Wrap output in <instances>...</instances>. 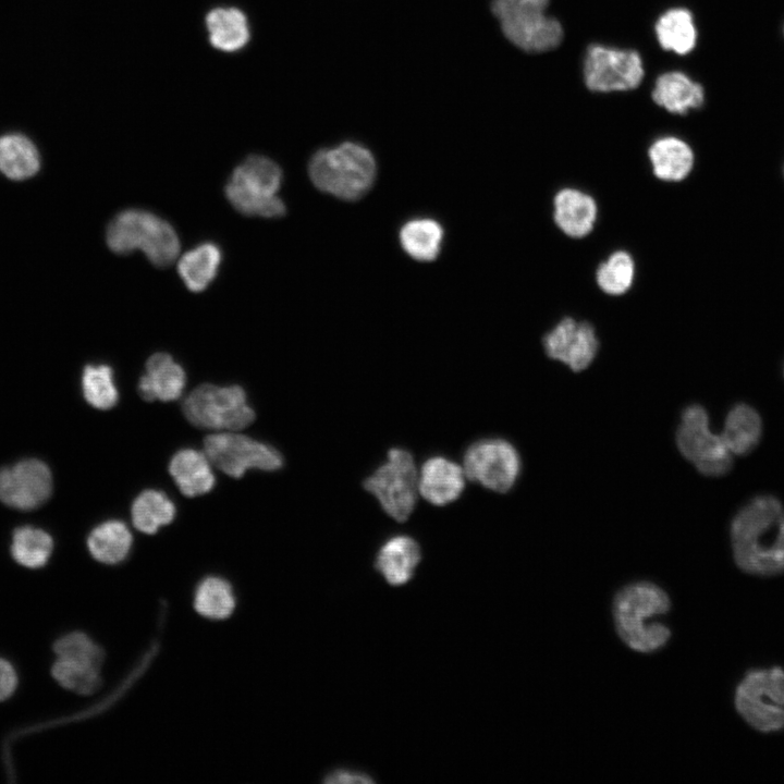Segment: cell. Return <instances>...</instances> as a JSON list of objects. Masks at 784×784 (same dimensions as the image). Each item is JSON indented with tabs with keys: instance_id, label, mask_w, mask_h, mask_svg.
<instances>
[{
	"instance_id": "obj_1",
	"label": "cell",
	"mask_w": 784,
	"mask_h": 784,
	"mask_svg": "<svg viewBox=\"0 0 784 784\" xmlns=\"http://www.w3.org/2000/svg\"><path fill=\"white\" fill-rule=\"evenodd\" d=\"M737 566L751 575L774 576L784 572V512L771 495L752 499L731 526Z\"/></svg>"
},
{
	"instance_id": "obj_2",
	"label": "cell",
	"mask_w": 784,
	"mask_h": 784,
	"mask_svg": "<svg viewBox=\"0 0 784 784\" xmlns=\"http://www.w3.org/2000/svg\"><path fill=\"white\" fill-rule=\"evenodd\" d=\"M670 598L659 586L638 581L623 587L613 600V617L620 638L633 650L649 653L670 639V629L652 622L670 610Z\"/></svg>"
},
{
	"instance_id": "obj_3",
	"label": "cell",
	"mask_w": 784,
	"mask_h": 784,
	"mask_svg": "<svg viewBox=\"0 0 784 784\" xmlns=\"http://www.w3.org/2000/svg\"><path fill=\"white\" fill-rule=\"evenodd\" d=\"M376 173L373 155L355 142L321 148L308 163L313 184L319 191L343 200L362 198L373 185Z\"/></svg>"
},
{
	"instance_id": "obj_4",
	"label": "cell",
	"mask_w": 784,
	"mask_h": 784,
	"mask_svg": "<svg viewBox=\"0 0 784 784\" xmlns=\"http://www.w3.org/2000/svg\"><path fill=\"white\" fill-rule=\"evenodd\" d=\"M106 241L115 254L140 249L157 267L171 265L180 253V240L173 226L144 209H125L114 216L108 224Z\"/></svg>"
},
{
	"instance_id": "obj_5",
	"label": "cell",
	"mask_w": 784,
	"mask_h": 784,
	"mask_svg": "<svg viewBox=\"0 0 784 784\" xmlns=\"http://www.w3.org/2000/svg\"><path fill=\"white\" fill-rule=\"evenodd\" d=\"M549 0H493L491 10L504 36L527 52L558 47L563 29L558 20L544 13Z\"/></svg>"
},
{
	"instance_id": "obj_6",
	"label": "cell",
	"mask_w": 784,
	"mask_h": 784,
	"mask_svg": "<svg viewBox=\"0 0 784 784\" xmlns=\"http://www.w3.org/2000/svg\"><path fill=\"white\" fill-rule=\"evenodd\" d=\"M734 703L742 719L760 733L784 730V670L748 671L735 689Z\"/></svg>"
},
{
	"instance_id": "obj_7",
	"label": "cell",
	"mask_w": 784,
	"mask_h": 784,
	"mask_svg": "<svg viewBox=\"0 0 784 784\" xmlns=\"http://www.w3.org/2000/svg\"><path fill=\"white\" fill-rule=\"evenodd\" d=\"M182 407L187 420L204 429L237 431L255 419L240 385L200 384L185 397Z\"/></svg>"
},
{
	"instance_id": "obj_8",
	"label": "cell",
	"mask_w": 784,
	"mask_h": 784,
	"mask_svg": "<svg viewBox=\"0 0 784 784\" xmlns=\"http://www.w3.org/2000/svg\"><path fill=\"white\" fill-rule=\"evenodd\" d=\"M364 487L389 516L405 522L416 505L418 492V474L412 454L391 449L387 462L366 478Z\"/></svg>"
},
{
	"instance_id": "obj_9",
	"label": "cell",
	"mask_w": 784,
	"mask_h": 784,
	"mask_svg": "<svg viewBox=\"0 0 784 784\" xmlns=\"http://www.w3.org/2000/svg\"><path fill=\"white\" fill-rule=\"evenodd\" d=\"M682 455L707 476H721L732 466L731 452L721 436L711 432L706 409L694 404L686 407L676 431Z\"/></svg>"
},
{
	"instance_id": "obj_10",
	"label": "cell",
	"mask_w": 784,
	"mask_h": 784,
	"mask_svg": "<svg viewBox=\"0 0 784 784\" xmlns=\"http://www.w3.org/2000/svg\"><path fill=\"white\" fill-rule=\"evenodd\" d=\"M204 449L215 467L234 478L242 477L248 468L277 470L283 464L275 449L235 431L206 437Z\"/></svg>"
},
{
	"instance_id": "obj_11",
	"label": "cell",
	"mask_w": 784,
	"mask_h": 784,
	"mask_svg": "<svg viewBox=\"0 0 784 784\" xmlns=\"http://www.w3.org/2000/svg\"><path fill=\"white\" fill-rule=\"evenodd\" d=\"M516 449L503 439H483L468 446L463 458L465 476L495 492L511 490L520 473Z\"/></svg>"
},
{
	"instance_id": "obj_12",
	"label": "cell",
	"mask_w": 784,
	"mask_h": 784,
	"mask_svg": "<svg viewBox=\"0 0 784 784\" xmlns=\"http://www.w3.org/2000/svg\"><path fill=\"white\" fill-rule=\"evenodd\" d=\"M644 65L635 50L591 45L584 60V78L592 91L635 89L644 77Z\"/></svg>"
},
{
	"instance_id": "obj_13",
	"label": "cell",
	"mask_w": 784,
	"mask_h": 784,
	"mask_svg": "<svg viewBox=\"0 0 784 784\" xmlns=\"http://www.w3.org/2000/svg\"><path fill=\"white\" fill-rule=\"evenodd\" d=\"M546 354L573 371L586 369L599 350L596 331L587 321L571 317L560 320L542 339Z\"/></svg>"
},
{
	"instance_id": "obj_14",
	"label": "cell",
	"mask_w": 784,
	"mask_h": 784,
	"mask_svg": "<svg viewBox=\"0 0 784 784\" xmlns=\"http://www.w3.org/2000/svg\"><path fill=\"white\" fill-rule=\"evenodd\" d=\"M52 476L37 460H25L0 470V500L12 507L32 510L51 494Z\"/></svg>"
},
{
	"instance_id": "obj_15",
	"label": "cell",
	"mask_w": 784,
	"mask_h": 784,
	"mask_svg": "<svg viewBox=\"0 0 784 784\" xmlns=\"http://www.w3.org/2000/svg\"><path fill=\"white\" fill-rule=\"evenodd\" d=\"M465 477L463 467L456 463L433 456L420 469L418 491L431 504L446 505L462 494Z\"/></svg>"
},
{
	"instance_id": "obj_16",
	"label": "cell",
	"mask_w": 784,
	"mask_h": 784,
	"mask_svg": "<svg viewBox=\"0 0 784 784\" xmlns=\"http://www.w3.org/2000/svg\"><path fill=\"white\" fill-rule=\"evenodd\" d=\"M598 207L589 194L576 188L565 187L553 198V220L567 236L581 238L593 229Z\"/></svg>"
},
{
	"instance_id": "obj_17",
	"label": "cell",
	"mask_w": 784,
	"mask_h": 784,
	"mask_svg": "<svg viewBox=\"0 0 784 784\" xmlns=\"http://www.w3.org/2000/svg\"><path fill=\"white\" fill-rule=\"evenodd\" d=\"M185 382L183 368L169 354L156 353L146 363L138 389L145 401L169 402L181 396Z\"/></svg>"
},
{
	"instance_id": "obj_18",
	"label": "cell",
	"mask_w": 784,
	"mask_h": 784,
	"mask_svg": "<svg viewBox=\"0 0 784 784\" xmlns=\"http://www.w3.org/2000/svg\"><path fill=\"white\" fill-rule=\"evenodd\" d=\"M420 547L409 536L399 535L388 539L379 549L375 566L392 586L408 583L420 562Z\"/></svg>"
},
{
	"instance_id": "obj_19",
	"label": "cell",
	"mask_w": 784,
	"mask_h": 784,
	"mask_svg": "<svg viewBox=\"0 0 784 784\" xmlns=\"http://www.w3.org/2000/svg\"><path fill=\"white\" fill-rule=\"evenodd\" d=\"M652 99L674 114H686L702 107L706 99L701 84L681 71L661 74L654 84Z\"/></svg>"
},
{
	"instance_id": "obj_20",
	"label": "cell",
	"mask_w": 784,
	"mask_h": 784,
	"mask_svg": "<svg viewBox=\"0 0 784 784\" xmlns=\"http://www.w3.org/2000/svg\"><path fill=\"white\" fill-rule=\"evenodd\" d=\"M648 158L654 176L665 182H679L686 179L695 163L691 147L674 136L656 139L648 149Z\"/></svg>"
},
{
	"instance_id": "obj_21",
	"label": "cell",
	"mask_w": 784,
	"mask_h": 784,
	"mask_svg": "<svg viewBox=\"0 0 784 784\" xmlns=\"http://www.w3.org/2000/svg\"><path fill=\"white\" fill-rule=\"evenodd\" d=\"M205 453L193 449L176 452L169 465V471L180 491L186 497L209 492L215 486V475Z\"/></svg>"
},
{
	"instance_id": "obj_22",
	"label": "cell",
	"mask_w": 784,
	"mask_h": 784,
	"mask_svg": "<svg viewBox=\"0 0 784 784\" xmlns=\"http://www.w3.org/2000/svg\"><path fill=\"white\" fill-rule=\"evenodd\" d=\"M282 179V170L274 161L249 156L234 169L229 182L249 194L272 197L278 196Z\"/></svg>"
},
{
	"instance_id": "obj_23",
	"label": "cell",
	"mask_w": 784,
	"mask_h": 784,
	"mask_svg": "<svg viewBox=\"0 0 784 784\" xmlns=\"http://www.w3.org/2000/svg\"><path fill=\"white\" fill-rule=\"evenodd\" d=\"M222 260L220 247L212 243H201L187 250L179 260L177 272L192 292L206 290L216 279Z\"/></svg>"
},
{
	"instance_id": "obj_24",
	"label": "cell",
	"mask_w": 784,
	"mask_h": 784,
	"mask_svg": "<svg viewBox=\"0 0 784 784\" xmlns=\"http://www.w3.org/2000/svg\"><path fill=\"white\" fill-rule=\"evenodd\" d=\"M206 26L211 45L222 51L238 50L249 39L247 19L235 8L211 10L206 17Z\"/></svg>"
},
{
	"instance_id": "obj_25",
	"label": "cell",
	"mask_w": 784,
	"mask_h": 784,
	"mask_svg": "<svg viewBox=\"0 0 784 784\" xmlns=\"http://www.w3.org/2000/svg\"><path fill=\"white\" fill-rule=\"evenodd\" d=\"M657 39L664 50L689 53L697 44V27L691 12L674 8L664 12L654 26Z\"/></svg>"
},
{
	"instance_id": "obj_26",
	"label": "cell",
	"mask_w": 784,
	"mask_h": 784,
	"mask_svg": "<svg viewBox=\"0 0 784 784\" xmlns=\"http://www.w3.org/2000/svg\"><path fill=\"white\" fill-rule=\"evenodd\" d=\"M444 232L434 219L417 218L407 221L400 231L403 250L417 261H432L441 252Z\"/></svg>"
},
{
	"instance_id": "obj_27",
	"label": "cell",
	"mask_w": 784,
	"mask_h": 784,
	"mask_svg": "<svg viewBox=\"0 0 784 784\" xmlns=\"http://www.w3.org/2000/svg\"><path fill=\"white\" fill-rule=\"evenodd\" d=\"M133 537L121 520H107L95 527L88 536L87 546L91 556L103 564H117L130 553Z\"/></svg>"
},
{
	"instance_id": "obj_28",
	"label": "cell",
	"mask_w": 784,
	"mask_h": 784,
	"mask_svg": "<svg viewBox=\"0 0 784 784\" xmlns=\"http://www.w3.org/2000/svg\"><path fill=\"white\" fill-rule=\"evenodd\" d=\"M39 154L33 142L19 133L0 136V171L12 180H25L37 173Z\"/></svg>"
},
{
	"instance_id": "obj_29",
	"label": "cell",
	"mask_w": 784,
	"mask_h": 784,
	"mask_svg": "<svg viewBox=\"0 0 784 784\" xmlns=\"http://www.w3.org/2000/svg\"><path fill=\"white\" fill-rule=\"evenodd\" d=\"M761 429L758 413L746 404H738L728 412L721 437L731 453L743 455L758 444Z\"/></svg>"
},
{
	"instance_id": "obj_30",
	"label": "cell",
	"mask_w": 784,
	"mask_h": 784,
	"mask_svg": "<svg viewBox=\"0 0 784 784\" xmlns=\"http://www.w3.org/2000/svg\"><path fill=\"white\" fill-rule=\"evenodd\" d=\"M131 513L134 527L152 535L173 520L175 505L163 492L149 489L136 497Z\"/></svg>"
},
{
	"instance_id": "obj_31",
	"label": "cell",
	"mask_w": 784,
	"mask_h": 784,
	"mask_svg": "<svg viewBox=\"0 0 784 784\" xmlns=\"http://www.w3.org/2000/svg\"><path fill=\"white\" fill-rule=\"evenodd\" d=\"M194 608L198 614L211 620L228 618L235 609L231 585L223 578H205L196 588Z\"/></svg>"
},
{
	"instance_id": "obj_32",
	"label": "cell",
	"mask_w": 784,
	"mask_h": 784,
	"mask_svg": "<svg viewBox=\"0 0 784 784\" xmlns=\"http://www.w3.org/2000/svg\"><path fill=\"white\" fill-rule=\"evenodd\" d=\"M53 541L49 534L34 527L17 528L12 538L11 554L21 565L36 568L49 560Z\"/></svg>"
},
{
	"instance_id": "obj_33",
	"label": "cell",
	"mask_w": 784,
	"mask_h": 784,
	"mask_svg": "<svg viewBox=\"0 0 784 784\" xmlns=\"http://www.w3.org/2000/svg\"><path fill=\"white\" fill-rule=\"evenodd\" d=\"M635 260L625 250L612 253L596 270V282L600 290L612 296L625 294L635 279Z\"/></svg>"
},
{
	"instance_id": "obj_34",
	"label": "cell",
	"mask_w": 784,
	"mask_h": 784,
	"mask_svg": "<svg viewBox=\"0 0 784 784\" xmlns=\"http://www.w3.org/2000/svg\"><path fill=\"white\" fill-rule=\"evenodd\" d=\"M85 400L95 408L109 409L119 399L111 367L108 365H87L82 376Z\"/></svg>"
},
{
	"instance_id": "obj_35",
	"label": "cell",
	"mask_w": 784,
	"mask_h": 784,
	"mask_svg": "<svg viewBox=\"0 0 784 784\" xmlns=\"http://www.w3.org/2000/svg\"><path fill=\"white\" fill-rule=\"evenodd\" d=\"M224 192L230 204L242 215L279 218L286 212V207L279 196L262 197L253 195L230 182H226Z\"/></svg>"
},
{
	"instance_id": "obj_36",
	"label": "cell",
	"mask_w": 784,
	"mask_h": 784,
	"mask_svg": "<svg viewBox=\"0 0 784 784\" xmlns=\"http://www.w3.org/2000/svg\"><path fill=\"white\" fill-rule=\"evenodd\" d=\"M57 659H62L100 670L105 653L85 634L75 632L58 639L53 646Z\"/></svg>"
},
{
	"instance_id": "obj_37",
	"label": "cell",
	"mask_w": 784,
	"mask_h": 784,
	"mask_svg": "<svg viewBox=\"0 0 784 784\" xmlns=\"http://www.w3.org/2000/svg\"><path fill=\"white\" fill-rule=\"evenodd\" d=\"M52 676L64 688L81 695H90L101 686L100 670L57 659Z\"/></svg>"
},
{
	"instance_id": "obj_38",
	"label": "cell",
	"mask_w": 784,
	"mask_h": 784,
	"mask_svg": "<svg viewBox=\"0 0 784 784\" xmlns=\"http://www.w3.org/2000/svg\"><path fill=\"white\" fill-rule=\"evenodd\" d=\"M326 783H372L373 779L368 774L348 769H335L329 772L324 779Z\"/></svg>"
},
{
	"instance_id": "obj_39",
	"label": "cell",
	"mask_w": 784,
	"mask_h": 784,
	"mask_svg": "<svg viewBox=\"0 0 784 784\" xmlns=\"http://www.w3.org/2000/svg\"><path fill=\"white\" fill-rule=\"evenodd\" d=\"M17 677L13 666L0 658V701L9 698L16 688Z\"/></svg>"
}]
</instances>
